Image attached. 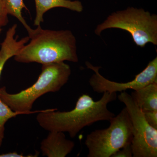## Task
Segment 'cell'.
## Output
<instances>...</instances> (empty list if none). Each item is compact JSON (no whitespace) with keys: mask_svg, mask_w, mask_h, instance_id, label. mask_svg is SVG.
<instances>
[{"mask_svg":"<svg viewBox=\"0 0 157 157\" xmlns=\"http://www.w3.org/2000/svg\"><path fill=\"white\" fill-rule=\"evenodd\" d=\"M87 68L94 73L89 79V84L94 91L99 94L105 92L117 93L127 90H136L147 85L157 82V57L149 62L145 68L135 76L132 81L127 82H117L105 78L99 72L100 67H95L90 62H86Z\"/></svg>","mask_w":157,"mask_h":157,"instance_id":"7","label":"cell"},{"mask_svg":"<svg viewBox=\"0 0 157 157\" xmlns=\"http://www.w3.org/2000/svg\"><path fill=\"white\" fill-rule=\"evenodd\" d=\"M109 121L107 128L93 131L86 136L85 144L88 150V157H111L132 144L133 127L126 107Z\"/></svg>","mask_w":157,"mask_h":157,"instance_id":"5","label":"cell"},{"mask_svg":"<svg viewBox=\"0 0 157 157\" xmlns=\"http://www.w3.org/2000/svg\"><path fill=\"white\" fill-rule=\"evenodd\" d=\"M75 143L66 138L63 132H51L41 143L42 155L48 157H65L72 152Z\"/></svg>","mask_w":157,"mask_h":157,"instance_id":"8","label":"cell"},{"mask_svg":"<svg viewBox=\"0 0 157 157\" xmlns=\"http://www.w3.org/2000/svg\"><path fill=\"white\" fill-rule=\"evenodd\" d=\"M117 98V93L105 92L100 100L95 101L89 95L82 94L72 110L61 112L57 109H44L38 113L36 120L46 131L67 132L73 138L85 127L100 121H109L115 116L107 105Z\"/></svg>","mask_w":157,"mask_h":157,"instance_id":"1","label":"cell"},{"mask_svg":"<svg viewBox=\"0 0 157 157\" xmlns=\"http://www.w3.org/2000/svg\"><path fill=\"white\" fill-rule=\"evenodd\" d=\"M21 114H28L25 112H18L12 110L0 99V138L4 139L5 125L8 121Z\"/></svg>","mask_w":157,"mask_h":157,"instance_id":"13","label":"cell"},{"mask_svg":"<svg viewBox=\"0 0 157 157\" xmlns=\"http://www.w3.org/2000/svg\"><path fill=\"white\" fill-rule=\"evenodd\" d=\"M131 96L142 112L157 110V82L135 90Z\"/></svg>","mask_w":157,"mask_h":157,"instance_id":"11","label":"cell"},{"mask_svg":"<svg viewBox=\"0 0 157 157\" xmlns=\"http://www.w3.org/2000/svg\"><path fill=\"white\" fill-rule=\"evenodd\" d=\"M36 17L34 25L36 26L41 25L44 22V14L51 9L56 8H63L76 12H82L83 7L79 1L70 0H35Z\"/></svg>","mask_w":157,"mask_h":157,"instance_id":"10","label":"cell"},{"mask_svg":"<svg viewBox=\"0 0 157 157\" xmlns=\"http://www.w3.org/2000/svg\"><path fill=\"white\" fill-rule=\"evenodd\" d=\"M9 14L3 0H0V27L2 28L9 23Z\"/></svg>","mask_w":157,"mask_h":157,"instance_id":"14","label":"cell"},{"mask_svg":"<svg viewBox=\"0 0 157 157\" xmlns=\"http://www.w3.org/2000/svg\"><path fill=\"white\" fill-rule=\"evenodd\" d=\"M121 29L128 32L137 46L144 47L148 43L157 45V15L142 9L130 7L116 11L96 28L100 36L107 29Z\"/></svg>","mask_w":157,"mask_h":157,"instance_id":"4","label":"cell"},{"mask_svg":"<svg viewBox=\"0 0 157 157\" xmlns=\"http://www.w3.org/2000/svg\"><path fill=\"white\" fill-rule=\"evenodd\" d=\"M142 112L147 123L153 128L157 129V110Z\"/></svg>","mask_w":157,"mask_h":157,"instance_id":"15","label":"cell"},{"mask_svg":"<svg viewBox=\"0 0 157 157\" xmlns=\"http://www.w3.org/2000/svg\"><path fill=\"white\" fill-rule=\"evenodd\" d=\"M71 70L64 62L42 65V71L37 81L29 87L15 94L7 92L6 86L0 88V99L12 110L28 114L42 112L32 111L35 101L48 93L60 90L69 80Z\"/></svg>","mask_w":157,"mask_h":157,"instance_id":"3","label":"cell"},{"mask_svg":"<svg viewBox=\"0 0 157 157\" xmlns=\"http://www.w3.org/2000/svg\"><path fill=\"white\" fill-rule=\"evenodd\" d=\"M3 1L9 14L17 18L27 32L29 31L32 28L28 25L22 16L23 9H27L23 0H3Z\"/></svg>","mask_w":157,"mask_h":157,"instance_id":"12","label":"cell"},{"mask_svg":"<svg viewBox=\"0 0 157 157\" xmlns=\"http://www.w3.org/2000/svg\"><path fill=\"white\" fill-rule=\"evenodd\" d=\"M17 25H13L6 32V37L1 44L0 48V78L6 63L11 58L19 52L24 46L29 41L28 36L17 40L15 35Z\"/></svg>","mask_w":157,"mask_h":157,"instance_id":"9","label":"cell"},{"mask_svg":"<svg viewBox=\"0 0 157 157\" xmlns=\"http://www.w3.org/2000/svg\"><path fill=\"white\" fill-rule=\"evenodd\" d=\"M133 153L132 147V144H127L123 148L116 152L111 157H132Z\"/></svg>","mask_w":157,"mask_h":157,"instance_id":"16","label":"cell"},{"mask_svg":"<svg viewBox=\"0 0 157 157\" xmlns=\"http://www.w3.org/2000/svg\"><path fill=\"white\" fill-rule=\"evenodd\" d=\"M118 98L125 105L133 127V157H157V129L147 121L142 111L132 96L121 92Z\"/></svg>","mask_w":157,"mask_h":157,"instance_id":"6","label":"cell"},{"mask_svg":"<svg viewBox=\"0 0 157 157\" xmlns=\"http://www.w3.org/2000/svg\"><path fill=\"white\" fill-rule=\"evenodd\" d=\"M3 140L2 139L0 138V147L2 146V144Z\"/></svg>","mask_w":157,"mask_h":157,"instance_id":"18","label":"cell"},{"mask_svg":"<svg viewBox=\"0 0 157 157\" xmlns=\"http://www.w3.org/2000/svg\"><path fill=\"white\" fill-rule=\"evenodd\" d=\"M28 33L29 41L14 57L16 62L44 65L78 61L76 39L71 31L44 29L39 25Z\"/></svg>","mask_w":157,"mask_h":157,"instance_id":"2","label":"cell"},{"mask_svg":"<svg viewBox=\"0 0 157 157\" xmlns=\"http://www.w3.org/2000/svg\"><path fill=\"white\" fill-rule=\"evenodd\" d=\"M26 157L24 156L23 154H18L16 152H9L8 153L2 154H0V157Z\"/></svg>","mask_w":157,"mask_h":157,"instance_id":"17","label":"cell"},{"mask_svg":"<svg viewBox=\"0 0 157 157\" xmlns=\"http://www.w3.org/2000/svg\"><path fill=\"white\" fill-rule=\"evenodd\" d=\"M2 27H0V34H1V33H2Z\"/></svg>","mask_w":157,"mask_h":157,"instance_id":"19","label":"cell"}]
</instances>
